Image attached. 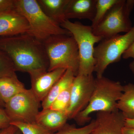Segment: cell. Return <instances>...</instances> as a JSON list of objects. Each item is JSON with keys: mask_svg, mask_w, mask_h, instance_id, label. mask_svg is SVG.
Wrapping results in <instances>:
<instances>
[{"mask_svg": "<svg viewBox=\"0 0 134 134\" xmlns=\"http://www.w3.org/2000/svg\"><path fill=\"white\" fill-rule=\"evenodd\" d=\"M0 49L12 60L16 71L30 77L48 71L49 61L42 41L29 33L0 37Z\"/></svg>", "mask_w": 134, "mask_h": 134, "instance_id": "obj_1", "label": "cell"}, {"mask_svg": "<svg viewBox=\"0 0 134 134\" xmlns=\"http://www.w3.org/2000/svg\"><path fill=\"white\" fill-rule=\"evenodd\" d=\"M123 86L102 76L95 79V87L91 99L87 107L74 120L77 125L84 126L91 119L94 112H112L118 110L117 104L123 92Z\"/></svg>", "mask_w": 134, "mask_h": 134, "instance_id": "obj_2", "label": "cell"}, {"mask_svg": "<svg viewBox=\"0 0 134 134\" xmlns=\"http://www.w3.org/2000/svg\"><path fill=\"white\" fill-rule=\"evenodd\" d=\"M49 61L48 71L58 69L72 70L78 75L79 55L76 41L72 35H54L43 41Z\"/></svg>", "mask_w": 134, "mask_h": 134, "instance_id": "obj_3", "label": "cell"}, {"mask_svg": "<svg viewBox=\"0 0 134 134\" xmlns=\"http://www.w3.org/2000/svg\"><path fill=\"white\" fill-rule=\"evenodd\" d=\"M14 8L27 20L30 27L27 33L40 41L54 35H71L45 14L37 0H15Z\"/></svg>", "mask_w": 134, "mask_h": 134, "instance_id": "obj_4", "label": "cell"}, {"mask_svg": "<svg viewBox=\"0 0 134 134\" xmlns=\"http://www.w3.org/2000/svg\"><path fill=\"white\" fill-rule=\"evenodd\" d=\"M60 26L70 32L77 44L79 55L77 75L93 74L96 65L94 45L103 39L93 34L91 26L85 25L79 22L67 20Z\"/></svg>", "mask_w": 134, "mask_h": 134, "instance_id": "obj_5", "label": "cell"}, {"mask_svg": "<svg viewBox=\"0 0 134 134\" xmlns=\"http://www.w3.org/2000/svg\"><path fill=\"white\" fill-rule=\"evenodd\" d=\"M134 41V25L125 34H118L100 41L94 51L96 65L94 72L97 77L103 76L110 64L120 61L122 54Z\"/></svg>", "mask_w": 134, "mask_h": 134, "instance_id": "obj_6", "label": "cell"}, {"mask_svg": "<svg viewBox=\"0 0 134 134\" xmlns=\"http://www.w3.org/2000/svg\"><path fill=\"white\" fill-rule=\"evenodd\" d=\"M134 8V0H119L101 21L92 28L93 34L103 39L129 32L133 26L130 15Z\"/></svg>", "mask_w": 134, "mask_h": 134, "instance_id": "obj_7", "label": "cell"}, {"mask_svg": "<svg viewBox=\"0 0 134 134\" xmlns=\"http://www.w3.org/2000/svg\"><path fill=\"white\" fill-rule=\"evenodd\" d=\"M40 103L31 89H26L6 103L4 110L11 122H36Z\"/></svg>", "mask_w": 134, "mask_h": 134, "instance_id": "obj_8", "label": "cell"}, {"mask_svg": "<svg viewBox=\"0 0 134 134\" xmlns=\"http://www.w3.org/2000/svg\"><path fill=\"white\" fill-rule=\"evenodd\" d=\"M93 75H77L70 86V98L66 113L69 119H74L85 109L91 99L95 87Z\"/></svg>", "mask_w": 134, "mask_h": 134, "instance_id": "obj_9", "label": "cell"}, {"mask_svg": "<svg viewBox=\"0 0 134 134\" xmlns=\"http://www.w3.org/2000/svg\"><path fill=\"white\" fill-rule=\"evenodd\" d=\"M125 120L119 110L97 112L95 126L90 134H122Z\"/></svg>", "mask_w": 134, "mask_h": 134, "instance_id": "obj_10", "label": "cell"}, {"mask_svg": "<svg viewBox=\"0 0 134 134\" xmlns=\"http://www.w3.org/2000/svg\"><path fill=\"white\" fill-rule=\"evenodd\" d=\"M29 30L26 18L15 9L0 13V37L28 33Z\"/></svg>", "mask_w": 134, "mask_h": 134, "instance_id": "obj_11", "label": "cell"}, {"mask_svg": "<svg viewBox=\"0 0 134 134\" xmlns=\"http://www.w3.org/2000/svg\"><path fill=\"white\" fill-rule=\"evenodd\" d=\"M66 70L64 69H58L30 77L31 82V89L40 102L44 99Z\"/></svg>", "mask_w": 134, "mask_h": 134, "instance_id": "obj_12", "label": "cell"}, {"mask_svg": "<svg viewBox=\"0 0 134 134\" xmlns=\"http://www.w3.org/2000/svg\"><path fill=\"white\" fill-rule=\"evenodd\" d=\"M96 0H69L66 9V19H88L92 21L96 14Z\"/></svg>", "mask_w": 134, "mask_h": 134, "instance_id": "obj_13", "label": "cell"}, {"mask_svg": "<svg viewBox=\"0 0 134 134\" xmlns=\"http://www.w3.org/2000/svg\"><path fill=\"white\" fill-rule=\"evenodd\" d=\"M68 117L66 112L52 110L50 108L43 109L38 113L36 122L48 131L54 133L67 124Z\"/></svg>", "mask_w": 134, "mask_h": 134, "instance_id": "obj_14", "label": "cell"}, {"mask_svg": "<svg viewBox=\"0 0 134 134\" xmlns=\"http://www.w3.org/2000/svg\"><path fill=\"white\" fill-rule=\"evenodd\" d=\"M41 9L47 16L61 25L67 19L66 7L69 0H37Z\"/></svg>", "mask_w": 134, "mask_h": 134, "instance_id": "obj_15", "label": "cell"}, {"mask_svg": "<svg viewBox=\"0 0 134 134\" xmlns=\"http://www.w3.org/2000/svg\"><path fill=\"white\" fill-rule=\"evenodd\" d=\"M16 75L0 78V100L4 104L25 90Z\"/></svg>", "mask_w": 134, "mask_h": 134, "instance_id": "obj_16", "label": "cell"}, {"mask_svg": "<svg viewBox=\"0 0 134 134\" xmlns=\"http://www.w3.org/2000/svg\"><path fill=\"white\" fill-rule=\"evenodd\" d=\"M74 72L70 69H67L59 80L54 85L44 99L41 102L43 109L50 108L55 98L65 90L71 86L75 77Z\"/></svg>", "mask_w": 134, "mask_h": 134, "instance_id": "obj_17", "label": "cell"}, {"mask_svg": "<svg viewBox=\"0 0 134 134\" xmlns=\"http://www.w3.org/2000/svg\"><path fill=\"white\" fill-rule=\"evenodd\" d=\"M117 108L126 119H134V84L129 83L123 86V92L117 103Z\"/></svg>", "mask_w": 134, "mask_h": 134, "instance_id": "obj_18", "label": "cell"}, {"mask_svg": "<svg viewBox=\"0 0 134 134\" xmlns=\"http://www.w3.org/2000/svg\"><path fill=\"white\" fill-rule=\"evenodd\" d=\"M119 1V0H96V14L92 21V27L97 26L108 11Z\"/></svg>", "mask_w": 134, "mask_h": 134, "instance_id": "obj_19", "label": "cell"}, {"mask_svg": "<svg viewBox=\"0 0 134 134\" xmlns=\"http://www.w3.org/2000/svg\"><path fill=\"white\" fill-rule=\"evenodd\" d=\"M10 125L17 128L22 134H53V133L48 131L36 122H11Z\"/></svg>", "mask_w": 134, "mask_h": 134, "instance_id": "obj_20", "label": "cell"}, {"mask_svg": "<svg viewBox=\"0 0 134 134\" xmlns=\"http://www.w3.org/2000/svg\"><path fill=\"white\" fill-rule=\"evenodd\" d=\"M14 64L8 55L0 49V78L16 75Z\"/></svg>", "mask_w": 134, "mask_h": 134, "instance_id": "obj_21", "label": "cell"}, {"mask_svg": "<svg viewBox=\"0 0 134 134\" xmlns=\"http://www.w3.org/2000/svg\"><path fill=\"white\" fill-rule=\"evenodd\" d=\"M95 120L88 125L81 127H76L74 125L66 124L61 129L53 134H90L95 126Z\"/></svg>", "mask_w": 134, "mask_h": 134, "instance_id": "obj_22", "label": "cell"}, {"mask_svg": "<svg viewBox=\"0 0 134 134\" xmlns=\"http://www.w3.org/2000/svg\"><path fill=\"white\" fill-rule=\"evenodd\" d=\"M70 86L57 97L49 108L52 110L66 112L70 102Z\"/></svg>", "mask_w": 134, "mask_h": 134, "instance_id": "obj_23", "label": "cell"}, {"mask_svg": "<svg viewBox=\"0 0 134 134\" xmlns=\"http://www.w3.org/2000/svg\"><path fill=\"white\" fill-rule=\"evenodd\" d=\"M10 119L4 109L0 108V130H2L10 125Z\"/></svg>", "mask_w": 134, "mask_h": 134, "instance_id": "obj_24", "label": "cell"}, {"mask_svg": "<svg viewBox=\"0 0 134 134\" xmlns=\"http://www.w3.org/2000/svg\"><path fill=\"white\" fill-rule=\"evenodd\" d=\"M15 0H0V13L14 9Z\"/></svg>", "mask_w": 134, "mask_h": 134, "instance_id": "obj_25", "label": "cell"}, {"mask_svg": "<svg viewBox=\"0 0 134 134\" xmlns=\"http://www.w3.org/2000/svg\"><path fill=\"white\" fill-rule=\"evenodd\" d=\"M122 57L125 59L132 58L134 60V41L122 54Z\"/></svg>", "mask_w": 134, "mask_h": 134, "instance_id": "obj_26", "label": "cell"}, {"mask_svg": "<svg viewBox=\"0 0 134 134\" xmlns=\"http://www.w3.org/2000/svg\"><path fill=\"white\" fill-rule=\"evenodd\" d=\"M18 130L17 128L14 126L10 125L6 128L0 131V134H15Z\"/></svg>", "mask_w": 134, "mask_h": 134, "instance_id": "obj_27", "label": "cell"}, {"mask_svg": "<svg viewBox=\"0 0 134 134\" xmlns=\"http://www.w3.org/2000/svg\"><path fill=\"white\" fill-rule=\"evenodd\" d=\"M125 127H126L131 128H134V119H126Z\"/></svg>", "mask_w": 134, "mask_h": 134, "instance_id": "obj_28", "label": "cell"}, {"mask_svg": "<svg viewBox=\"0 0 134 134\" xmlns=\"http://www.w3.org/2000/svg\"><path fill=\"white\" fill-rule=\"evenodd\" d=\"M122 134H134V128L124 127L122 131Z\"/></svg>", "mask_w": 134, "mask_h": 134, "instance_id": "obj_29", "label": "cell"}, {"mask_svg": "<svg viewBox=\"0 0 134 134\" xmlns=\"http://www.w3.org/2000/svg\"><path fill=\"white\" fill-rule=\"evenodd\" d=\"M129 68L131 72L134 75V60L130 63Z\"/></svg>", "mask_w": 134, "mask_h": 134, "instance_id": "obj_30", "label": "cell"}, {"mask_svg": "<svg viewBox=\"0 0 134 134\" xmlns=\"http://www.w3.org/2000/svg\"><path fill=\"white\" fill-rule=\"evenodd\" d=\"M5 107V104L0 100V108H3Z\"/></svg>", "mask_w": 134, "mask_h": 134, "instance_id": "obj_31", "label": "cell"}, {"mask_svg": "<svg viewBox=\"0 0 134 134\" xmlns=\"http://www.w3.org/2000/svg\"><path fill=\"white\" fill-rule=\"evenodd\" d=\"M15 134H22V133H21V132H20V131L18 130L17 131V132H16Z\"/></svg>", "mask_w": 134, "mask_h": 134, "instance_id": "obj_32", "label": "cell"}]
</instances>
